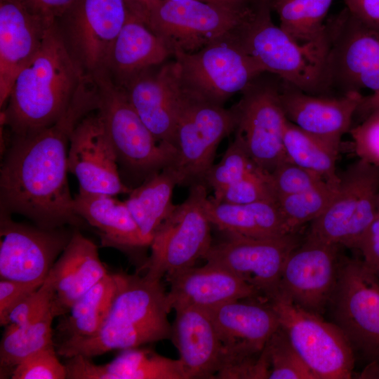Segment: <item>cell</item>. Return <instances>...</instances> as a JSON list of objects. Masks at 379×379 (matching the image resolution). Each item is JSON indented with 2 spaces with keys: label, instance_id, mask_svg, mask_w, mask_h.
Returning <instances> with one entry per match:
<instances>
[{
  "label": "cell",
  "instance_id": "cell-1",
  "mask_svg": "<svg viewBox=\"0 0 379 379\" xmlns=\"http://www.w3.org/2000/svg\"><path fill=\"white\" fill-rule=\"evenodd\" d=\"M97 86L88 77L54 124L13 135L0 168V211L20 214L44 229L85 221L74 208L68 181V149L77 124L96 110Z\"/></svg>",
  "mask_w": 379,
  "mask_h": 379
},
{
  "label": "cell",
  "instance_id": "cell-2",
  "mask_svg": "<svg viewBox=\"0 0 379 379\" xmlns=\"http://www.w3.org/2000/svg\"><path fill=\"white\" fill-rule=\"evenodd\" d=\"M88 77L67 51L55 22L37 53L16 76L1 109V126L20 135L54 124Z\"/></svg>",
  "mask_w": 379,
  "mask_h": 379
},
{
  "label": "cell",
  "instance_id": "cell-3",
  "mask_svg": "<svg viewBox=\"0 0 379 379\" xmlns=\"http://www.w3.org/2000/svg\"><path fill=\"white\" fill-rule=\"evenodd\" d=\"M117 290L100 330L93 337L56 346L59 355L88 357L171 338L167 292L161 279L116 273Z\"/></svg>",
  "mask_w": 379,
  "mask_h": 379
},
{
  "label": "cell",
  "instance_id": "cell-4",
  "mask_svg": "<svg viewBox=\"0 0 379 379\" xmlns=\"http://www.w3.org/2000/svg\"><path fill=\"white\" fill-rule=\"evenodd\" d=\"M270 5L257 3L231 36L263 72L278 76L307 93L329 95L327 33L324 41L299 44L273 23Z\"/></svg>",
  "mask_w": 379,
  "mask_h": 379
},
{
  "label": "cell",
  "instance_id": "cell-5",
  "mask_svg": "<svg viewBox=\"0 0 379 379\" xmlns=\"http://www.w3.org/2000/svg\"><path fill=\"white\" fill-rule=\"evenodd\" d=\"M93 79L98 93L96 111L112 143L118 164L126 173L142 182L171 167L176 148L157 141L132 106L125 89L117 85L107 72Z\"/></svg>",
  "mask_w": 379,
  "mask_h": 379
},
{
  "label": "cell",
  "instance_id": "cell-6",
  "mask_svg": "<svg viewBox=\"0 0 379 379\" xmlns=\"http://www.w3.org/2000/svg\"><path fill=\"white\" fill-rule=\"evenodd\" d=\"M326 26L328 95L379 91V29L357 19L346 7L328 19Z\"/></svg>",
  "mask_w": 379,
  "mask_h": 379
},
{
  "label": "cell",
  "instance_id": "cell-7",
  "mask_svg": "<svg viewBox=\"0 0 379 379\" xmlns=\"http://www.w3.org/2000/svg\"><path fill=\"white\" fill-rule=\"evenodd\" d=\"M230 32L196 52L174 53L182 88L187 94L224 106L230 98L241 93L264 73Z\"/></svg>",
  "mask_w": 379,
  "mask_h": 379
},
{
  "label": "cell",
  "instance_id": "cell-8",
  "mask_svg": "<svg viewBox=\"0 0 379 379\" xmlns=\"http://www.w3.org/2000/svg\"><path fill=\"white\" fill-rule=\"evenodd\" d=\"M378 192L379 168L359 159L339 174L333 199L306 237L357 249L378 213Z\"/></svg>",
  "mask_w": 379,
  "mask_h": 379
},
{
  "label": "cell",
  "instance_id": "cell-9",
  "mask_svg": "<svg viewBox=\"0 0 379 379\" xmlns=\"http://www.w3.org/2000/svg\"><path fill=\"white\" fill-rule=\"evenodd\" d=\"M206 185L190 187L187 199L175 205L155 232L151 254L142 267L150 277L165 276L194 266L212 245L211 227L205 211Z\"/></svg>",
  "mask_w": 379,
  "mask_h": 379
},
{
  "label": "cell",
  "instance_id": "cell-10",
  "mask_svg": "<svg viewBox=\"0 0 379 379\" xmlns=\"http://www.w3.org/2000/svg\"><path fill=\"white\" fill-rule=\"evenodd\" d=\"M237 126L234 106L226 109L184 91L175 133L176 156L169 167L176 175L178 185L204 183L219 144Z\"/></svg>",
  "mask_w": 379,
  "mask_h": 379
},
{
  "label": "cell",
  "instance_id": "cell-11",
  "mask_svg": "<svg viewBox=\"0 0 379 379\" xmlns=\"http://www.w3.org/2000/svg\"><path fill=\"white\" fill-rule=\"evenodd\" d=\"M255 5L162 0L152 9L147 25L173 54L194 53L235 29Z\"/></svg>",
  "mask_w": 379,
  "mask_h": 379
},
{
  "label": "cell",
  "instance_id": "cell-12",
  "mask_svg": "<svg viewBox=\"0 0 379 379\" xmlns=\"http://www.w3.org/2000/svg\"><path fill=\"white\" fill-rule=\"evenodd\" d=\"M270 302L291 345L317 379L352 378L353 347L338 326L287 300Z\"/></svg>",
  "mask_w": 379,
  "mask_h": 379
},
{
  "label": "cell",
  "instance_id": "cell-13",
  "mask_svg": "<svg viewBox=\"0 0 379 379\" xmlns=\"http://www.w3.org/2000/svg\"><path fill=\"white\" fill-rule=\"evenodd\" d=\"M128 15L124 0H77L55 21L67 51L86 76L106 72Z\"/></svg>",
  "mask_w": 379,
  "mask_h": 379
},
{
  "label": "cell",
  "instance_id": "cell-14",
  "mask_svg": "<svg viewBox=\"0 0 379 379\" xmlns=\"http://www.w3.org/2000/svg\"><path fill=\"white\" fill-rule=\"evenodd\" d=\"M328 306L352 347L379 357V276L361 259L340 260Z\"/></svg>",
  "mask_w": 379,
  "mask_h": 379
},
{
  "label": "cell",
  "instance_id": "cell-15",
  "mask_svg": "<svg viewBox=\"0 0 379 379\" xmlns=\"http://www.w3.org/2000/svg\"><path fill=\"white\" fill-rule=\"evenodd\" d=\"M281 79L264 72L255 78L241 92L234 105L237 113L239 133L253 161L272 173L287 160L284 133L287 122L280 99Z\"/></svg>",
  "mask_w": 379,
  "mask_h": 379
},
{
  "label": "cell",
  "instance_id": "cell-16",
  "mask_svg": "<svg viewBox=\"0 0 379 379\" xmlns=\"http://www.w3.org/2000/svg\"><path fill=\"white\" fill-rule=\"evenodd\" d=\"M227 236L212 244L203 259L239 276L267 300L274 298L284 263L302 241L298 232L270 238Z\"/></svg>",
  "mask_w": 379,
  "mask_h": 379
},
{
  "label": "cell",
  "instance_id": "cell-17",
  "mask_svg": "<svg viewBox=\"0 0 379 379\" xmlns=\"http://www.w3.org/2000/svg\"><path fill=\"white\" fill-rule=\"evenodd\" d=\"M72 232L20 223L0 211V278L41 286Z\"/></svg>",
  "mask_w": 379,
  "mask_h": 379
},
{
  "label": "cell",
  "instance_id": "cell-18",
  "mask_svg": "<svg viewBox=\"0 0 379 379\" xmlns=\"http://www.w3.org/2000/svg\"><path fill=\"white\" fill-rule=\"evenodd\" d=\"M338 246L305 236L284 263L274 298L287 300L321 316L337 281Z\"/></svg>",
  "mask_w": 379,
  "mask_h": 379
},
{
  "label": "cell",
  "instance_id": "cell-19",
  "mask_svg": "<svg viewBox=\"0 0 379 379\" xmlns=\"http://www.w3.org/2000/svg\"><path fill=\"white\" fill-rule=\"evenodd\" d=\"M67 162L81 192L115 197L132 190L121 179L116 152L96 110L84 117L74 128Z\"/></svg>",
  "mask_w": 379,
  "mask_h": 379
},
{
  "label": "cell",
  "instance_id": "cell-20",
  "mask_svg": "<svg viewBox=\"0 0 379 379\" xmlns=\"http://www.w3.org/2000/svg\"><path fill=\"white\" fill-rule=\"evenodd\" d=\"M124 88L135 112L157 141L175 146V129L184 98L175 59L142 72Z\"/></svg>",
  "mask_w": 379,
  "mask_h": 379
},
{
  "label": "cell",
  "instance_id": "cell-21",
  "mask_svg": "<svg viewBox=\"0 0 379 379\" xmlns=\"http://www.w3.org/2000/svg\"><path fill=\"white\" fill-rule=\"evenodd\" d=\"M208 310L223 345L222 363L260 354L280 327L275 310L265 299L236 300Z\"/></svg>",
  "mask_w": 379,
  "mask_h": 379
},
{
  "label": "cell",
  "instance_id": "cell-22",
  "mask_svg": "<svg viewBox=\"0 0 379 379\" xmlns=\"http://www.w3.org/2000/svg\"><path fill=\"white\" fill-rule=\"evenodd\" d=\"M362 95L341 96L307 93L282 80L280 99L286 119L339 150L342 137L351 129Z\"/></svg>",
  "mask_w": 379,
  "mask_h": 379
},
{
  "label": "cell",
  "instance_id": "cell-23",
  "mask_svg": "<svg viewBox=\"0 0 379 379\" xmlns=\"http://www.w3.org/2000/svg\"><path fill=\"white\" fill-rule=\"evenodd\" d=\"M54 22L31 13L21 0H0L1 109L16 76L37 53Z\"/></svg>",
  "mask_w": 379,
  "mask_h": 379
},
{
  "label": "cell",
  "instance_id": "cell-24",
  "mask_svg": "<svg viewBox=\"0 0 379 379\" xmlns=\"http://www.w3.org/2000/svg\"><path fill=\"white\" fill-rule=\"evenodd\" d=\"M165 277L170 284L167 292L170 310L189 306L208 310L241 299L267 300L239 276L208 262L204 266L188 267Z\"/></svg>",
  "mask_w": 379,
  "mask_h": 379
},
{
  "label": "cell",
  "instance_id": "cell-25",
  "mask_svg": "<svg viewBox=\"0 0 379 379\" xmlns=\"http://www.w3.org/2000/svg\"><path fill=\"white\" fill-rule=\"evenodd\" d=\"M175 311L171 338L186 379L215 378L224 349L208 310L189 306Z\"/></svg>",
  "mask_w": 379,
  "mask_h": 379
},
{
  "label": "cell",
  "instance_id": "cell-26",
  "mask_svg": "<svg viewBox=\"0 0 379 379\" xmlns=\"http://www.w3.org/2000/svg\"><path fill=\"white\" fill-rule=\"evenodd\" d=\"M54 278L52 308L55 317L69 312L72 306L107 274L98 246L75 230L50 271Z\"/></svg>",
  "mask_w": 379,
  "mask_h": 379
},
{
  "label": "cell",
  "instance_id": "cell-27",
  "mask_svg": "<svg viewBox=\"0 0 379 379\" xmlns=\"http://www.w3.org/2000/svg\"><path fill=\"white\" fill-rule=\"evenodd\" d=\"M173 56L167 43L138 19L128 15L110 52L106 72L124 88L142 72Z\"/></svg>",
  "mask_w": 379,
  "mask_h": 379
},
{
  "label": "cell",
  "instance_id": "cell-28",
  "mask_svg": "<svg viewBox=\"0 0 379 379\" xmlns=\"http://www.w3.org/2000/svg\"><path fill=\"white\" fill-rule=\"evenodd\" d=\"M74 208L97 230L102 246L126 252L149 246L124 201L109 194L79 191Z\"/></svg>",
  "mask_w": 379,
  "mask_h": 379
},
{
  "label": "cell",
  "instance_id": "cell-29",
  "mask_svg": "<svg viewBox=\"0 0 379 379\" xmlns=\"http://www.w3.org/2000/svg\"><path fill=\"white\" fill-rule=\"evenodd\" d=\"M205 211L211 225L226 234L270 238L292 233L278 201L230 204L208 197Z\"/></svg>",
  "mask_w": 379,
  "mask_h": 379
},
{
  "label": "cell",
  "instance_id": "cell-30",
  "mask_svg": "<svg viewBox=\"0 0 379 379\" xmlns=\"http://www.w3.org/2000/svg\"><path fill=\"white\" fill-rule=\"evenodd\" d=\"M116 290V273H108L81 296L57 325L55 346L94 336L109 314Z\"/></svg>",
  "mask_w": 379,
  "mask_h": 379
},
{
  "label": "cell",
  "instance_id": "cell-31",
  "mask_svg": "<svg viewBox=\"0 0 379 379\" xmlns=\"http://www.w3.org/2000/svg\"><path fill=\"white\" fill-rule=\"evenodd\" d=\"M178 185L175 173L166 168L132 188L124 201L147 244L174 209L172 197Z\"/></svg>",
  "mask_w": 379,
  "mask_h": 379
},
{
  "label": "cell",
  "instance_id": "cell-32",
  "mask_svg": "<svg viewBox=\"0 0 379 379\" xmlns=\"http://www.w3.org/2000/svg\"><path fill=\"white\" fill-rule=\"evenodd\" d=\"M55 317L51 307L24 324L5 326L0 343L1 369H10L12 373L29 355L55 345L52 328Z\"/></svg>",
  "mask_w": 379,
  "mask_h": 379
},
{
  "label": "cell",
  "instance_id": "cell-33",
  "mask_svg": "<svg viewBox=\"0 0 379 379\" xmlns=\"http://www.w3.org/2000/svg\"><path fill=\"white\" fill-rule=\"evenodd\" d=\"M333 0H271L279 27L296 42L305 44L326 38L325 18Z\"/></svg>",
  "mask_w": 379,
  "mask_h": 379
},
{
  "label": "cell",
  "instance_id": "cell-34",
  "mask_svg": "<svg viewBox=\"0 0 379 379\" xmlns=\"http://www.w3.org/2000/svg\"><path fill=\"white\" fill-rule=\"evenodd\" d=\"M284 147L288 160L318 174L327 182L338 185L336 161L339 150L288 119L284 133Z\"/></svg>",
  "mask_w": 379,
  "mask_h": 379
},
{
  "label": "cell",
  "instance_id": "cell-35",
  "mask_svg": "<svg viewBox=\"0 0 379 379\" xmlns=\"http://www.w3.org/2000/svg\"><path fill=\"white\" fill-rule=\"evenodd\" d=\"M107 379H186L180 360L139 347L122 350L104 364Z\"/></svg>",
  "mask_w": 379,
  "mask_h": 379
},
{
  "label": "cell",
  "instance_id": "cell-36",
  "mask_svg": "<svg viewBox=\"0 0 379 379\" xmlns=\"http://www.w3.org/2000/svg\"><path fill=\"white\" fill-rule=\"evenodd\" d=\"M337 187L326 182L310 190L278 198L279 206L290 231L298 232L304 224L321 215L333 199Z\"/></svg>",
  "mask_w": 379,
  "mask_h": 379
},
{
  "label": "cell",
  "instance_id": "cell-37",
  "mask_svg": "<svg viewBox=\"0 0 379 379\" xmlns=\"http://www.w3.org/2000/svg\"><path fill=\"white\" fill-rule=\"evenodd\" d=\"M258 166L248 154L241 135L235 132L231 142L220 161L206 173L204 183L213 189L214 199H218L231 185L237 182Z\"/></svg>",
  "mask_w": 379,
  "mask_h": 379
},
{
  "label": "cell",
  "instance_id": "cell-38",
  "mask_svg": "<svg viewBox=\"0 0 379 379\" xmlns=\"http://www.w3.org/2000/svg\"><path fill=\"white\" fill-rule=\"evenodd\" d=\"M265 348L270 364L269 379H317L281 327L268 340Z\"/></svg>",
  "mask_w": 379,
  "mask_h": 379
},
{
  "label": "cell",
  "instance_id": "cell-39",
  "mask_svg": "<svg viewBox=\"0 0 379 379\" xmlns=\"http://www.w3.org/2000/svg\"><path fill=\"white\" fill-rule=\"evenodd\" d=\"M214 199L230 204H248L278 201V197L271 173L258 167L229 186L218 199Z\"/></svg>",
  "mask_w": 379,
  "mask_h": 379
},
{
  "label": "cell",
  "instance_id": "cell-40",
  "mask_svg": "<svg viewBox=\"0 0 379 379\" xmlns=\"http://www.w3.org/2000/svg\"><path fill=\"white\" fill-rule=\"evenodd\" d=\"M55 345L42 349L25 358L12 371V379H66L65 364L58 358Z\"/></svg>",
  "mask_w": 379,
  "mask_h": 379
},
{
  "label": "cell",
  "instance_id": "cell-41",
  "mask_svg": "<svg viewBox=\"0 0 379 379\" xmlns=\"http://www.w3.org/2000/svg\"><path fill=\"white\" fill-rule=\"evenodd\" d=\"M278 198L318 187L327 182L320 175L287 159L271 173Z\"/></svg>",
  "mask_w": 379,
  "mask_h": 379
},
{
  "label": "cell",
  "instance_id": "cell-42",
  "mask_svg": "<svg viewBox=\"0 0 379 379\" xmlns=\"http://www.w3.org/2000/svg\"><path fill=\"white\" fill-rule=\"evenodd\" d=\"M54 295V278L50 272L43 284L12 310L6 326H20L34 319L52 307Z\"/></svg>",
  "mask_w": 379,
  "mask_h": 379
},
{
  "label": "cell",
  "instance_id": "cell-43",
  "mask_svg": "<svg viewBox=\"0 0 379 379\" xmlns=\"http://www.w3.org/2000/svg\"><path fill=\"white\" fill-rule=\"evenodd\" d=\"M349 132L359 159L379 168V107Z\"/></svg>",
  "mask_w": 379,
  "mask_h": 379
},
{
  "label": "cell",
  "instance_id": "cell-44",
  "mask_svg": "<svg viewBox=\"0 0 379 379\" xmlns=\"http://www.w3.org/2000/svg\"><path fill=\"white\" fill-rule=\"evenodd\" d=\"M41 286L8 279H0V324L6 326L12 310Z\"/></svg>",
  "mask_w": 379,
  "mask_h": 379
},
{
  "label": "cell",
  "instance_id": "cell-45",
  "mask_svg": "<svg viewBox=\"0 0 379 379\" xmlns=\"http://www.w3.org/2000/svg\"><path fill=\"white\" fill-rule=\"evenodd\" d=\"M364 263L376 273L379 271V212L362 236L357 248Z\"/></svg>",
  "mask_w": 379,
  "mask_h": 379
},
{
  "label": "cell",
  "instance_id": "cell-46",
  "mask_svg": "<svg viewBox=\"0 0 379 379\" xmlns=\"http://www.w3.org/2000/svg\"><path fill=\"white\" fill-rule=\"evenodd\" d=\"M65 365L69 379H107L105 365H98L82 354L67 358Z\"/></svg>",
  "mask_w": 379,
  "mask_h": 379
},
{
  "label": "cell",
  "instance_id": "cell-47",
  "mask_svg": "<svg viewBox=\"0 0 379 379\" xmlns=\"http://www.w3.org/2000/svg\"><path fill=\"white\" fill-rule=\"evenodd\" d=\"M33 14L54 22L60 18L77 0H21Z\"/></svg>",
  "mask_w": 379,
  "mask_h": 379
},
{
  "label": "cell",
  "instance_id": "cell-48",
  "mask_svg": "<svg viewBox=\"0 0 379 379\" xmlns=\"http://www.w3.org/2000/svg\"><path fill=\"white\" fill-rule=\"evenodd\" d=\"M346 8L364 23L379 29V0H343Z\"/></svg>",
  "mask_w": 379,
  "mask_h": 379
},
{
  "label": "cell",
  "instance_id": "cell-49",
  "mask_svg": "<svg viewBox=\"0 0 379 379\" xmlns=\"http://www.w3.org/2000/svg\"><path fill=\"white\" fill-rule=\"evenodd\" d=\"M128 14L147 25L152 9L162 0H124Z\"/></svg>",
  "mask_w": 379,
  "mask_h": 379
},
{
  "label": "cell",
  "instance_id": "cell-50",
  "mask_svg": "<svg viewBox=\"0 0 379 379\" xmlns=\"http://www.w3.org/2000/svg\"><path fill=\"white\" fill-rule=\"evenodd\" d=\"M378 107H379V91L366 96L362 95L354 117L359 119L361 122L371 112Z\"/></svg>",
  "mask_w": 379,
  "mask_h": 379
},
{
  "label": "cell",
  "instance_id": "cell-51",
  "mask_svg": "<svg viewBox=\"0 0 379 379\" xmlns=\"http://www.w3.org/2000/svg\"><path fill=\"white\" fill-rule=\"evenodd\" d=\"M359 378L379 379V357L372 359L359 375Z\"/></svg>",
  "mask_w": 379,
  "mask_h": 379
},
{
  "label": "cell",
  "instance_id": "cell-52",
  "mask_svg": "<svg viewBox=\"0 0 379 379\" xmlns=\"http://www.w3.org/2000/svg\"><path fill=\"white\" fill-rule=\"evenodd\" d=\"M170 1H184V0H170ZM205 2H211V3H220V4H237V5H246V4H239L232 3L228 0H198Z\"/></svg>",
  "mask_w": 379,
  "mask_h": 379
},
{
  "label": "cell",
  "instance_id": "cell-53",
  "mask_svg": "<svg viewBox=\"0 0 379 379\" xmlns=\"http://www.w3.org/2000/svg\"><path fill=\"white\" fill-rule=\"evenodd\" d=\"M232 3L239 4H252L254 1L253 0H228Z\"/></svg>",
  "mask_w": 379,
  "mask_h": 379
},
{
  "label": "cell",
  "instance_id": "cell-54",
  "mask_svg": "<svg viewBox=\"0 0 379 379\" xmlns=\"http://www.w3.org/2000/svg\"><path fill=\"white\" fill-rule=\"evenodd\" d=\"M257 3L266 4L270 5L271 0H253Z\"/></svg>",
  "mask_w": 379,
  "mask_h": 379
},
{
  "label": "cell",
  "instance_id": "cell-55",
  "mask_svg": "<svg viewBox=\"0 0 379 379\" xmlns=\"http://www.w3.org/2000/svg\"><path fill=\"white\" fill-rule=\"evenodd\" d=\"M377 208H378V212H379V192H378V199H377Z\"/></svg>",
  "mask_w": 379,
  "mask_h": 379
},
{
  "label": "cell",
  "instance_id": "cell-56",
  "mask_svg": "<svg viewBox=\"0 0 379 379\" xmlns=\"http://www.w3.org/2000/svg\"><path fill=\"white\" fill-rule=\"evenodd\" d=\"M378 275L379 276V271L377 272Z\"/></svg>",
  "mask_w": 379,
  "mask_h": 379
}]
</instances>
